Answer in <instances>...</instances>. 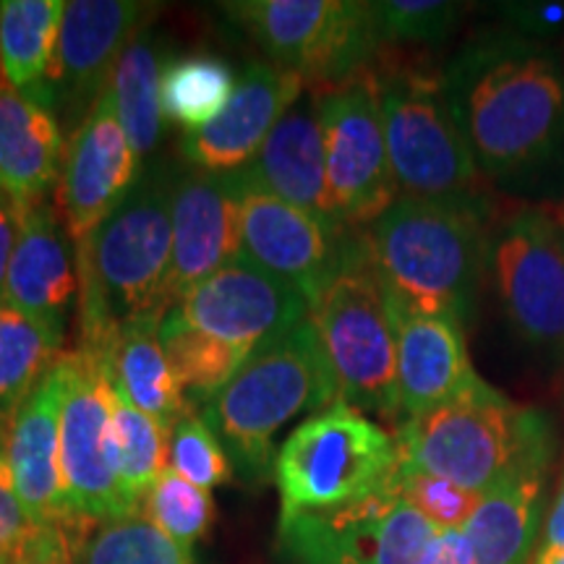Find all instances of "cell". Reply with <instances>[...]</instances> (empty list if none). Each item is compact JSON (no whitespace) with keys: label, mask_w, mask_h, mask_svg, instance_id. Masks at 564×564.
<instances>
[{"label":"cell","mask_w":564,"mask_h":564,"mask_svg":"<svg viewBox=\"0 0 564 564\" xmlns=\"http://www.w3.org/2000/svg\"><path fill=\"white\" fill-rule=\"evenodd\" d=\"M6 436H9V426L0 423V453H6Z\"/></svg>","instance_id":"44"},{"label":"cell","mask_w":564,"mask_h":564,"mask_svg":"<svg viewBox=\"0 0 564 564\" xmlns=\"http://www.w3.org/2000/svg\"><path fill=\"white\" fill-rule=\"evenodd\" d=\"M387 308L398 352L400 423L419 419L481 382L470 364L463 322L415 312L392 295H387Z\"/></svg>","instance_id":"21"},{"label":"cell","mask_w":564,"mask_h":564,"mask_svg":"<svg viewBox=\"0 0 564 564\" xmlns=\"http://www.w3.org/2000/svg\"><path fill=\"white\" fill-rule=\"evenodd\" d=\"M394 484H398L400 497L440 531H463L484 497L447 478L429 474H400L398 470Z\"/></svg>","instance_id":"37"},{"label":"cell","mask_w":564,"mask_h":564,"mask_svg":"<svg viewBox=\"0 0 564 564\" xmlns=\"http://www.w3.org/2000/svg\"><path fill=\"white\" fill-rule=\"evenodd\" d=\"M337 403L329 369L312 319L259 345L236 377L204 405V421L249 478H262L272 465L274 434L306 411Z\"/></svg>","instance_id":"3"},{"label":"cell","mask_w":564,"mask_h":564,"mask_svg":"<svg viewBox=\"0 0 564 564\" xmlns=\"http://www.w3.org/2000/svg\"><path fill=\"white\" fill-rule=\"evenodd\" d=\"M162 68L165 63H162L158 42L150 30H144L126 47L108 89L118 121L139 160L152 158L165 133V116H162L160 102Z\"/></svg>","instance_id":"30"},{"label":"cell","mask_w":564,"mask_h":564,"mask_svg":"<svg viewBox=\"0 0 564 564\" xmlns=\"http://www.w3.org/2000/svg\"><path fill=\"white\" fill-rule=\"evenodd\" d=\"M556 223H560V225H562V228H564V212H562V215H560V220H556Z\"/></svg>","instance_id":"45"},{"label":"cell","mask_w":564,"mask_h":564,"mask_svg":"<svg viewBox=\"0 0 564 564\" xmlns=\"http://www.w3.org/2000/svg\"><path fill=\"white\" fill-rule=\"evenodd\" d=\"M232 91H236V74L220 55H178L162 68V116L186 131L202 129L228 105Z\"/></svg>","instance_id":"32"},{"label":"cell","mask_w":564,"mask_h":564,"mask_svg":"<svg viewBox=\"0 0 564 564\" xmlns=\"http://www.w3.org/2000/svg\"><path fill=\"white\" fill-rule=\"evenodd\" d=\"M160 340L167 361H171L175 384L194 413L196 408L204 411V405L236 377V371L249 358V352L230 348L217 337L188 327L171 314L162 319Z\"/></svg>","instance_id":"31"},{"label":"cell","mask_w":564,"mask_h":564,"mask_svg":"<svg viewBox=\"0 0 564 564\" xmlns=\"http://www.w3.org/2000/svg\"><path fill=\"white\" fill-rule=\"evenodd\" d=\"M436 533L440 528L400 497L398 484L280 523L282 546L301 564H423Z\"/></svg>","instance_id":"11"},{"label":"cell","mask_w":564,"mask_h":564,"mask_svg":"<svg viewBox=\"0 0 564 564\" xmlns=\"http://www.w3.org/2000/svg\"><path fill=\"white\" fill-rule=\"evenodd\" d=\"M423 564H476V556L463 531H440Z\"/></svg>","instance_id":"41"},{"label":"cell","mask_w":564,"mask_h":564,"mask_svg":"<svg viewBox=\"0 0 564 564\" xmlns=\"http://www.w3.org/2000/svg\"><path fill=\"white\" fill-rule=\"evenodd\" d=\"M541 457L520 463L481 497L463 528L476 564H528L539 528Z\"/></svg>","instance_id":"25"},{"label":"cell","mask_w":564,"mask_h":564,"mask_svg":"<svg viewBox=\"0 0 564 564\" xmlns=\"http://www.w3.org/2000/svg\"><path fill=\"white\" fill-rule=\"evenodd\" d=\"M21 217H24V202L0 188V308L6 306V282H9L11 259L17 251Z\"/></svg>","instance_id":"39"},{"label":"cell","mask_w":564,"mask_h":564,"mask_svg":"<svg viewBox=\"0 0 564 564\" xmlns=\"http://www.w3.org/2000/svg\"><path fill=\"white\" fill-rule=\"evenodd\" d=\"M531 564H564V552L552 556V560H531Z\"/></svg>","instance_id":"43"},{"label":"cell","mask_w":564,"mask_h":564,"mask_svg":"<svg viewBox=\"0 0 564 564\" xmlns=\"http://www.w3.org/2000/svg\"><path fill=\"white\" fill-rule=\"evenodd\" d=\"M241 251V183L236 173L175 171L173 257L162 299L167 312Z\"/></svg>","instance_id":"17"},{"label":"cell","mask_w":564,"mask_h":564,"mask_svg":"<svg viewBox=\"0 0 564 564\" xmlns=\"http://www.w3.org/2000/svg\"><path fill=\"white\" fill-rule=\"evenodd\" d=\"M373 76L400 196L468 204L478 183L476 154L442 76L390 55H382Z\"/></svg>","instance_id":"5"},{"label":"cell","mask_w":564,"mask_h":564,"mask_svg":"<svg viewBox=\"0 0 564 564\" xmlns=\"http://www.w3.org/2000/svg\"><path fill=\"white\" fill-rule=\"evenodd\" d=\"M223 11L272 66L301 76L312 91L369 68L382 45L371 3L358 0H236Z\"/></svg>","instance_id":"8"},{"label":"cell","mask_w":564,"mask_h":564,"mask_svg":"<svg viewBox=\"0 0 564 564\" xmlns=\"http://www.w3.org/2000/svg\"><path fill=\"white\" fill-rule=\"evenodd\" d=\"M139 514H144L152 525L171 535L175 544L192 549L194 541L207 535L215 520L212 494L167 468L152 489L141 497Z\"/></svg>","instance_id":"34"},{"label":"cell","mask_w":564,"mask_h":564,"mask_svg":"<svg viewBox=\"0 0 564 564\" xmlns=\"http://www.w3.org/2000/svg\"><path fill=\"white\" fill-rule=\"evenodd\" d=\"M66 324L37 319L13 308H0V423L11 426L13 413L58 361Z\"/></svg>","instance_id":"29"},{"label":"cell","mask_w":564,"mask_h":564,"mask_svg":"<svg viewBox=\"0 0 564 564\" xmlns=\"http://www.w3.org/2000/svg\"><path fill=\"white\" fill-rule=\"evenodd\" d=\"M110 377L95 352L66 350L61 408V474L70 512L91 528L137 514L108 465Z\"/></svg>","instance_id":"13"},{"label":"cell","mask_w":564,"mask_h":564,"mask_svg":"<svg viewBox=\"0 0 564 564\" xmlns=\"http://www.w3.org/2000/svg\"><path fill=\"white\" fill-rule=\"evenodd\" d=\"M308 319L335 373L337 403L379 415L398 429L394 329L366 236L345 238L340 267L308 306Z\"/></svg>","instance_id":"4"},{"label":"cell","mask_w":564,"mask_h":564,"mask_svg":"<svg viewBox=\"0 0 564 564\" xmlns=\"http://www.w3.org/2000/svg\"><path fill=\"white\" fill-rule=\"evenodd\" d=\"M108 465L121 486L123 497L139 512V502L152 484L171 468V432L152 415L139 411L126 394L110 382V426Z\"/></svg>","instance_id":"28"},{"label":"cell","mask_w":564,"mask_h":564,"mask_svg":"<svg viewBox=\"0 0 564 564\" xmlns=\"http://www.w3.org/2000/svg\"><path fill=\"white\" fill-rule=\"evenodd\" d=\"M74 301L79 303L76 241L51 196L26 202L6 282V306L37 319L66 324Z\"/></svg>","instance_id":"22"},{"label":"cell","mask_w":564,"mask_h":564,"mask_svg":"<svg viewBox=\"0 0 564 564\" xmlns=\"http://www.w3.org/2000/svg\"><path fill=\"white\" fill-rule=\"evenodd\" d=\"M236 178L246 188L278 196L319 217L322 223L343 228L335 220L333 202H329L327 152H324V133L314 100L295 102L274 126L257 158L236 171Z\"/></svg>","instance_id":"23"},{"label":"cell","mask_w":564,"mask_h":564,"mask_svg":"<svg viewBox=\"0 0 564 564\" xmlns=\"http://www.w3.org/2000/svg\"><path fill=\"white\" fill-rule=\"evenodd\" d=\"M66 392V350L47 369L30 398L13 413L6 436L13 486L21 505L40 525L68 528L82 539H91L97 528L82 523L70 512L61 474V408Z\"/></svg>","instance_id":"19"},{"label":"cell","mask_w":564,"mask_h":564,"mask_svg":"<svg viewBox=\"0 0 564 564\" xmlns=\"http://www.w3.org/2000/svg\"><path fill=\"white\" fill-rule=\"evenodd\" d=\"M63 150L53 110L0 82V188L24 204L45 199L58 186Z\"/></svg>","instance_id":"24"},{"label":"cell","mask_w":564,"mask_h":564,"mask_svg":"<svg viewBox=\"0 0 564 564\" xmlns=\"http://www.w3.org/2000/svg\"><path fill=\"white\" fill-rule=\"evenodd\" d=\"M171 470L202 489L228 484L232 478V460L204 415L192 413L171 429Z\"/></svg>","instance_id":"35"},{"label":"cell","mask_w":564,"mask_h":564,"mask_svg":"<svg viewBox=\"0 0 564 564\" xmlns=\"http://www.w3.org/2000/svg\"><path fill=\"white\" fill-rule=\"evenodd\" d=\"M230 348L251 352L308 319V301L238 253L167 312Z\"/></svg>","instance_id":"15"},{"label":"cell","mask_w":564,"mask_h":564,"mask_svg":"<svg viewBox=\"0 0 564 564\" xmlns=\"http://www.w3.org/2000/svg\"><path fill=\"white\" fill-rule=\"evenodd\" d=\"M76 564H194V556L137 512L97 528Z\"/></svg>","instance_id":"33"},{"label":"cell","mask_w":564,"mask_h":564,"mask_svg":"<svg viewBox=\"0 0 564 564\" xmlns=\"http://www.w3.org/2000/svg\"><path fill=\"white\" fill-rule=\"evenodd\" d=\"M562 552H564V481L560 486V494H556L552 510H549L544 531H541L539 552L533 554V560H552V556Z\"/></svg>","instance_id":"42"},{"label":"cell","mask_w":564,"mask_h":564,"mask_svg":"<svg viewBox=\"0 0 564 564\" xmlns=\"http://www.w3.org/2000/svg\"><path fill=\"white\" fill-rule=\"evenodd\" d=\"M53 525H40L21 505L9 460L0 453V564H21Z\"/></svg>","instance_id":"38"},{"label":"cell","mask_w":564,"mask_h":564,"mask_svg":"<svg viewBox=\"0 0 564 564\" xmlns=\"http://www.w3.org/2000/svg\"><path fill=\"white\" fill-rule=\"evenodd\" d=\"M158 13L139 0H70L63 11L53 66L34 100L58 110L68 133L108 95L126 47Z\"/></svg>","instance_id":"12"},{"label":"cell","mask_w":564,"mask_h":564,"mask_svg":"<svg viewBox=\"0 0 564 564\" xmlns=\"http://www.w3.org/2000/svg\"><path fill=\"white\" fill-rule=\"evenodd\" d=\"M303 89L306 84L301 76L288 74L270 61L249 63L228 105L202 129L183 133V158L196 171H241L257 158L280 118L301 100Z\"/></svg>","instance_id":"20"},{"label":"cell","mask_w":564,"mask_h":564,"mask_svg":"<svg viewBox=\"0 0 564 564\" xmlns=\"http://www.w3.org/2000/svg\"><path fill=\"white\" fill-rule=\"evenodd\" d=\"M141 175L133 152L116 116L110 91L68 133L63 150L55 209L76 243L95 232L105 217L126 199Z\"/></svg>","instance_id":"16"},{"label":"cell","mask_w":564,"mask_h":564,"mask_svg":"<svg viewBox=\"0 0 564 564\" xmlns=\"http://www.w3.org/2000/svg\"><path fill=\"white\" fill-rule=\"evenodd\" d=\"M364 236L387 295L415 312L465 319L484 270V232L470 204L398 196Z\"/></svg>","instance_id":"2"},{"label":"cell","mask_w":564,"mask_h":564,"mask_svg":"<svg viewBox=\"0 0 564 564\" xmlns=\"http://www.w3.org/2000/svg\"><path fill=\"white\" fill-rule=\"evenodd\" d=\"M394 442L400 474L440 476L476 494L541 457L539 429L484 379L460 398L400 423Z\"/></svg>","instance_id":"6"},{"label":"cell","mask_w":564,"mask_h":564,"mask_svg":"<svg viewBox=\"0 0 564 564\" xmlns=\"http://www.w3.org/2000/svg\"><path fill=\"white\" fill-rule=\"evenodd\" d=\"M499 295L520 337L564 348V232L541 209L520 212L494 249Z\"/></svg>","instance_id":"14"},{"label":"cell","mask_w":564,"mask_h":564,"mask_svg":"<svg viewBox=\"0 0 564 564\" xmlns=\"http://www.w3.org/2000/svg\"><path fill=\"white\" fill-rule=\"evenodd\" d=\"M66 3L63 0H0V82L34 91L51 74Z\"/></svg>","instance_id":"27"},{"label":"cell","mask_w":564,"mask_h":564,"mask_svg":"<svg viewBox=\"0 0 564 564\" xmlns=\"http://www.w3.org/2000/svg\"><path fill=\"white\" fill-rule=\"evenodd\" d=\"M398 470L394 436L356 408L333 403L295 426L274 457L280 523L358 502L394 484Z\"/></svg>","instance_id":"7"},{"label":"cell","mask_w":564,"mask_h":564,"mask_svg":"<svg viewBox=\"0 0 564 564\" xmlns=\"http://www.w3.org/2000/svg\"><path fill=\"white\" fill-rule=\"evenodd\" d=\"M348 228L322 223L278 196L241 186V257L306 295L308 306L333 280Z\"/></svg>","instance_id":"18"},{"label":"cell","mask_w":564,"mask_h":564,"mask_svg":"<svg viewBox=\"0 0 564 564\" xmlns=\"http://www.w3.org/2000/svg\"><path fill=\"white\" fill-rule=\"evenodd\" d=\"M470 150L491 173L525 165L546 150L564 116V84L546 61H502L453 102Z\"/></svg>","instance_id":"9"},{"label":"cell","mask_w":564,"mask_h":564,"mask_svg":"<svg viewBox=\"0 0 564 564\" xmlns=\"http://www.w3.org/2000/svg\"><path fill=\"white\" fill-rule=\"evenodd\" d=\"M175 171H141L126 199L76 243L79 251V348L105 356L116 329L133 319H165L162 299L173 257Z\"/></svg>","instance_id":"1"},{"label":"cell","mask_w":564,"mask_h":564,"mask_svg":"<svg viewBox=\"0 0 564 564\" xmlns=\"http://www.w3.org/2000/svg\"><path fill=\"white\" fill-rule=\"evenodd\" d=\"M160 327L162 319H133L121 324L100 358L108 366L110 382L139 411L152 415L171 432L175 423L194 411L175 384L171 361L160 340Z\"/></svg>","instance_id":"26"},{"label":"cell","mask_w":564,"mask_h":564,"mask_svg":"<svg viewBox=\"0 0 564 564\" xmlns=\"http://www.w3.org/2000/svg\"><path fill=\"white\" fill-rule=\"evenodd\" d=\"M84 544L87 539H82L79 533L68 531V528H51L42 535L37 549L21 564H76Z\"/></svg>","instance_id":"40"},{"label":"cell","mask_w":564,"mask_h":564,"mask_svg":"<svg viewBox=\"0 0 564 564\" xmlns=\"http://www.w3.org/2000/svg\"><path fill=\"white\" fill-rule=\"evenodd\" d=\"M379 42H440L460 17V6L442 0H382L371 3Z\"/></svg>","instance_id":"36"},{"label":"cell","mask_w":564,"mask_h":564,"mask_svg":"<svg viewBox=\"0 0 564 564\" xmlns=\"http://www.w3.org/2000/svg\"><path fill=\"white\" fill-rule=\"evenodd\" d=\"M327 152V188L343 228L373 225L398 202L373 68L312 91Z\"/></svg>","instance_id":"10"}]
</instances>
